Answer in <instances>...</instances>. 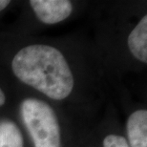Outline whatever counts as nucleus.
Wrapping results in <instances>:
<instances>
[{
  "mask_svg": "<svg viewBox=\"0 0 147 147\" xmlns=\"http://www.w3.org/2000/svg\"><path fill=\"white\" fill-rule=\"evenodd\" d=\"M11 70L21 82L55 100H62L73 92L72 70L55 47L47 44L23 47L14 55Z\"/></svg>",
  "mask_w": 147,
  "mask_h": 147,
  "instance_id": "f257e3e1",
  "label": "nucleus"
},
{
  "mask_svg": "<svg viewBox=\"0 0 147 147\" xmlns=\"http://www.w3.org/2000/svg\"><path fill=\"white\" fill-rule=\"evenodd\" d=\"M129 147H147V111H134L126 122Z\"/></svg>",
  "mask_w": 147,
  "mask_h": 147,
  "instance_id": "20e7f679",
  "label": "nucleus"
},
{
  "mask_svg": "<svg viewBox=\"0 0 147 147\" xmlns=\"http://www.w3.org/2000/svg\"><path fill=\"white\" fill-rule=\"evenodd\" d=\"M23 136L19 127L10 119H0V147H23Z\"/></svg>",
  "mask_w": 147,
  "mask_h": 147,
  "instance_id": "423d86ee",
  "label": "nucleus"
},
{
  "mask_svg": "<svg viewBox=\"0 0 147 147\" xmlns=\"http://www.w3.org/2000/svg\"><path fill=\"white\" fill-rule=\"evenodd\" d=\"M5 101H6V95L2 91L1 88H0V107L5 103Z\"/></svg>",
  "mask_w": 147,
  "mask_h": 147,
  "instance_id": "1a4fd4ad",
  "label": "nucleus"
},
{
  "mask_svg": "<svg viewBox=\"0 0 147 147\" xmlns=\"http://www.w3.org/2000/svg\"><path fill=\"white\" fill-rule=\"evenodd\" d=\"M127 45L131 55L142 63H147V16L145 14L130 32Z\"/></svg>",
  "mask_w": 147,
  "mask_h": 147,
  "instance_id": "39448f33",
  "label": "nucleus"
},
{
  "mask_svg": "<svg viewBox=\"0 0 147 147\" xmlns=\"http://www.w3.org/2000/svg\"><path fill=\"white\" fill-rule=\"evenodd\" d=\"M102 145L103 147H129L125 138L116 134H110L105 137Z\"/></svg>",
  "mask_w": 147,
  "mask_h": 147,
  "instance_id": "0eeeda50",
  "label": "nucleus"
},
{
  "mask_svg": "<svg viewBox=\"0 0 147 147\" xmlns=\"http://www.w3.org/2000/svg\"><path fill=\"white\" fill-rule=\"evenodd\" d=\"M10 3H11V1H9V0H0V11L5 10Z\"/></svg>",
  "mask_w": 147,
  "mask_h": 147,
  "instance_id": "6e6552de",
  "label": "nucleus"
},
{
  "mask_svg": "<svg viewBox=\"0 0 147 147\" xmlns=\"http://www.w3.org/2000/svg\"><path fill=\"white\" fill-rule=\"evenodd\" d=\"M23 122L34 147H60L61 136L54 109L38 98H25L20 105Z\"/></svg>",
  "mask_w": 147,
  "mask_h": 147,
  "instance_id": "f03ea898",
  "label": "nucleus"
},
{
  "mask_svg": "<svg viewBox=\"0 0 147 147\" xmlns=\"http://www.w3.org/2000/svg\"><path fill=\"white\" fill-rule=\"evenodd\" d=\"M30 6L37 18L48 25L64 21L73 11L69 0H31Z\"/></svg>",
  "mask_w": 147,
  "mask_h": 147,
  "instance_id": "7ed1b4c3",
  "label": "nucleus"
}]
</instances>
